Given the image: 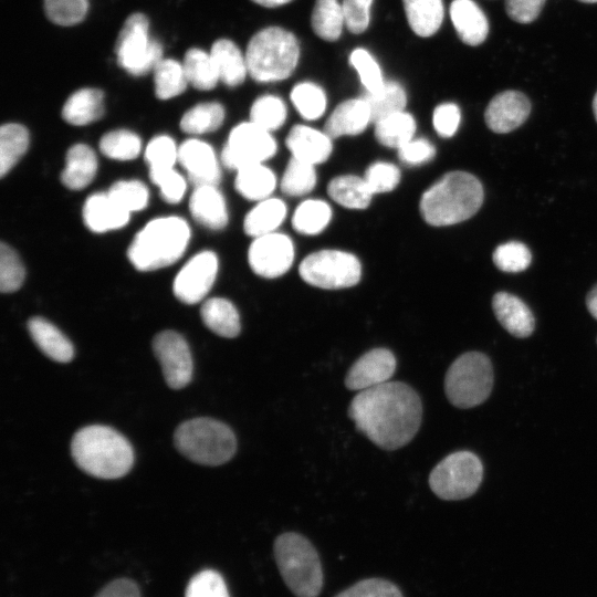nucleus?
<instances>
[{
	"mask_svg": "<svg viewBox=\"0 0 597 597\" xmlns=\"http://www.w3.org/2000/svg\"><path fill=\"white\" fill-rule=\"evenodd\" d=\"M178 161L186 169L188 179L195 188L219 184L220 166L209 144L195 138L185 140L178 147Z\"/></svg>",
	"mask_w": 597,
	"mask_h": 597,
	"instance_id": "obj_18",
	"label": "nucleus"
},
{
	"mask_svg": "<svg viewBox=\"0 0 597 597\" xmlns=\"http://www.w3.org/2000/svg\"><path fill=\"white\" fill-rule=\"evenodd\" d=\"M398 155L408 165H421L434 157L436 148L425 138H412L398 149Z\"/></svg>",
	"mask_w": 597,
	"mask_h": 597,
	"instance_id": "obj_58",
	"label": "nucleus"
},
{
	"mask_svg": "<svg viewBox=\"0 0 597 597\" xmlns=\"http://www.w3.org/2000/svg\"><path fill=\"white\" fill-rule=\"evenodd\" d=\"M371 122L378 121L405 109L407 96L404 87L397 82H385L377 91L365 95Z\"/></svg>",
	"mask_w": 597,
	"mask_h": 597,
	"instance_id": "obj_36",
	"label": "nucleus"
},
{
	"mask_svg": "<svg viewBox=\"0 0 597 597\" xmlns=\"http://www.w3.org/2000/svg\"><path fill=\"white\" fill-rule=\"evenodd\" d=\"M585 3H597V0H578Z\"/></svg>",
	"mask_w": 597,
	"mask_h": 597,
	"instance_id": "obj_64",
	"label": "nucleus"
},
{
	"mask_svg": "<svg viewBox=\"0 0 597 597\" xmlns=\"http://www.w3.org/2000/svg\"><path fill=\"white\" fill-rule=\"evenodd\" d=\"M274 558L280 574L296 597H317L323 587V570L312 543L301 534L287 532L274 542Z\"/></svg>",
	"mask_w": 597,
	"mask_h": 597,
	"instance_id": "obj_6",
	"label": "nucleus"
},
{
	"mask_svg": "<svg viewBox=\"0 0 597 597\" xmlns=\"http://www.w3.org/2000/svg\"><path fill=\"white\" fill-rule=\"evenodd\" d=\"M28 331L40 350L57 363H67L74 356V348L67 337L51 322L43 317H32Z\"/></svg>",
	"mask_w": 597,
	"mask_h": 597,
	"instance_id": "obj_25",
	"label": "nucleus"
},
{
	"mask_svg": "<svg viewBox=\"0 0 597 597\" xmlns=\"http://www.w3.org/2000/svg\"><path fill=\"white\" fill-rule=\"evenodd\" d=\"M190 228L179 217L149 221L133 239L127 256L139 271H154L175 263L186 251Z\"/></svg>",
	"mask_w": 597,
	"mask_h": 597,
	"instance_id": "obj_4",
	"label": "nucleus"
},
{
	"mask_svg": "<svg viewBox=\"0 0 597 597\" xmlns=\"http://www.w3.org/2000/svg\"><path fill=\"white\" fill-rule=\"evenodd\" d=\"M219 78L228 86L240 85L248 74L245 55L230 40L216 41L210 51Z\"/></svg>",
	"mask_w": 597,
	"mask_h": 597,
	"instance_id": "obj_28",
	"label": "nucleus"
},
{
	"mask_svg": "<svg viewBox=\"0 0 597 597\" xmlns=\"http://www.w3.org/2000/svg\"><path fill=\"white\" fill-rule=\"evenodd\" d=\"M416 122L413 117L405 112L391 114L375 123V135L377 140L390 148L399 149L413 138Z\"/></svg>",
	"mask_w": 597,
	"mask_h": 597,
	"instance_id": "obj_34",
	"label": "nucleus"
},
{
	"mask_svg": "<svg viewBox=\"0 0 597 597\" xmlns=\"http://www.w3.org/2000/svg\"><path fill=\"white\" fill-rule=\"evenodd\" d=\"M104 114V95L97 88H81L69 96L62 117L72 125L82 126L100 119Z\"/></svg>",
	"mask_w": 597,
	"mask_h": 597,
	"instance_id": "obj_27",
	"label": "nucleus"
},
{
	"mask_svg": "<svg viewBox=\"0 0 597 597\" xmlns=\"http://www.w3.org/2000/svg\"><path fill=\"white\" fill-rule=\"evenodd\" d=\"M150 180L160 188L166 202L178 203L186 191V180L174 168L149 170Z\"/></svg>",
	"mask_w": 597,
	"mask_h": 597,
	"instance_id": "obj_55",
	"label": "nucleus"
},
{
	"mask_svg": "<svg viewBox=\"0 0 597 597\" xmlns=\"http://www.w3.org/2000/svg\"><path fill=\"white\" fill-rule=\"evenodd\" d=\"M48 18L59 25H73L81 22L88 9L87 0H44Z\"/></svg>",
	"mask_w": 597,
	"mask_h": 597,
	"instance_id": "obj_49",
	"label": "nucleus"
},
{
	"mask_svg": "<svg viewBox=\"0 0 597 597\" xmlns=\"http://www.w3.org/2000/svg\"><path fill=\"white\" fill-rule=\"evenodd\" d=\"M396 357L387 348L363 354L349 368L345 385L350 390H366L389 381L396 370Z\"/></svg>",
	"mask_w": 597,
	"mask_h": 597,
	"instance_id": "obj_16",
	"label": "nucleus"
},
{
	"mask_svg": "<svg viewBox=\"0 0 597 597\" xmlns=\"http://www.w3.org/2000/svg\"><path fill=\"white\" fill-rule=\"evenodd\" d=\"M107 193L129 213L144 209L148 203V189L138 180H119L111 186Z\"/></svg>",
	"mask_w": 597,
	"mask_h": 597,
	"instance_id": "obj_46",
	"label": "nucleus"
},
{
	"mask_svg": "<svg viewBox=\"0 0 597 597\" xmlns=\"http://www.w3.org/2000/svg\"><path fill=\"white\" fill-rule=\"evenodd\" d=\"M484 191L481 181L467 171H450L431 185L421 196L420 213L434 227L462 222L481 208Z\"/></svg>",
	"mask_w": 597,
	"mask_h": 597,
	"instance_id": "obj_2",
	"label": "nucleus"
},
{
	"mask_svg": "<svg viewBox=\"0 0 597 597\" xmlns=\"http://www.w3.org/2000/svg\"><path fill=\"white\" fill-rule=\"evenodd\" d=\"M315 184L314 165L292 157L281 179L282 191L289 196H302L310 192Z\"/></svg>",
	"mask_w": 597,
	"mask_h": 597,
	"instance_id": "obj_43",
	"label": "nucleus"
},
{
	"mask_svg": "<svg viewBox=\"0 0 597 597\" xmlns=\"http://www.w3.org/2000/svg\"><path fill=\"white\" fill-rule=\"evenodd\" d=\"M483 478L481 460L470 451H457L443 458L430 472L429 485L442 500L457 501L470 498Z\"/></svg>",
	"mask_w": 597,
	"mask_h": 597,
	"instance_id": "obj_10",
	"label": "nucleus"
},
{
	"mask_svg": "<svg viewBox=\"0 0 597 597\" xmlns=\"http://www.w3.org/2000/svg\"><path fill=\"white\" fill-rule=\"evenodd\" d=\"M291 100L297 112L308 121L321 117L326 108L324 91L312 82H302L291 92Z\"/></svg>",
	"mask_w": 597,
	"mask_h": 597,
	"instance_id": "obj_44",
	"label": "nucleus"
},
{
	"mask_svg": "<svg viewBox=\"0 0 597 597\" xmlns=\"http://www.w3.org/2000/svg\"><path fill=\"white\" fill-rule=\"evenodd\" d=\"M252 1L260 4V6H262V7L275 8V7L286 4V3L291 2L292 0H252Z\"/></svg>",
	"mask_w": 597,
	"mask_h": 597,
	"instance_id": "obj_62",
	"label": "nucleus"
},
{
	"mask_svg": "<svg viewBox=\"0 0 597 597\" xmlns=\"http://www.w3.org/2000/svg\"><path fill=\"white\" fill-rule=\"evenodd\" d=\"M167 385L172 389L187 386L192 377V358L186 339L175 331H163L153 339Z\"/></svg>",
	"mask_w": 597,
	"mask_h": 597,
	"instance_id": "obj_13",
	"label": "nucleus"
},
{
	"mask_svg": "<svg viewBox=\"0 0 597 597\" xmlns=\"http://www.w3.org/2000/svg\"><path fill=\"white\" fill-rule=\"evenodd\" d=\"M234 185L237 191L244 198L261 201L270 197L276 179L273 171L261 163L237 170Z\"/></svg>",
	"mask_w": 597,
	"mask_h": 597,
	"instance_id": "obj_32",
	"label": "nucleus"
},
{
	"mask_svg": "<svg viewBox=\"0 0 597 597\" xmlns=\"http://www.w3.org/2000/svg\"><path fill=\"white\" fill-rule=\"evenodd\" d=\"M100 149L108 158L132 160L139 155L142 140L138 135L130 130L116 129L106 133L101 138Z\"/></svg>",
	"mask_w": 597,
	"mask_h": 597,
	"instance_id": "obj_42",
	"label": "nucleus"
},
{
	"mask_svg": "<svg viewBox=\"0 0 597 597\" xmlns=\"http://www.w3.org/2000/svg\"><path fill=\"white\" fill-rule=\"evenodd\" d=\"M373 0H343L345 27L354 34L363 33L369 24Z\"/></svg>",
	"mask_w": 597,
	"mask_h": 597,
	"instance_id": "obj_56",
	"label": "nucleus"
},
{
	"mask_svg": "<svg viewBox=\"0 0 597 597\" xmlns=\"http://www.w3.org/2000/svg\"><path fill=\"white\" fill-rule=\"evenodd\" d=\"M371 122L365 98H352L341 103L326 121L324 132L331 137L357 135Z\"/></svg>",
	"mask_w": 597,
	"mask_h": 597,
	"instance_id": "obj_23",
	"label": "nucleus"
},
{
	"mask_svg": "<svg viewBox=\"0 0 597 597\" xmlns=\"http://www.w3.org/2000/svg\"><path fill=\"white\" fill-rule=\"evenodd\" d=\"M218 273V258L210 250L191 256L177 273L172 291L186 304L200 302L212 287Z\"/></svg>",
	"mask_w": 597,
	"mask_h": 597,
	"instance_id": "obj_15",
	"label": "nucleus"
},
{
	"mask_svg": "<svg viewBox=\"0 0 597 597\" xmlns=\"http://www.w3.org/2000/svg\"><path fill=\"white\" fill-rule=\"evenodd\" d=\"M450 17L458 36L469 45H479L488 36L489 22L473 0H453Z\"/></svg>",
	"mask_w": 597,
	"mask_h": 597,
	"instance_id": "obj_24",
	"label": "nucleus"
},
{
	"mask_svg": "<svg viewBox=\"0 0 597 597\" xmlns=\"http://www.w3.org/2000/svg\"><path fill=\"white\" fill-rule=\"evenodd\" d=\"M546 0H505L507 15L519 23H530L534 21Z\"/></svg>",
	"mask_w": 597,
	"mask_h": 597,
	"instance_id": "obj_59",
	"label": "nucleus"
},
{
	"mask_svg": "<svg viewBox=\"0 0 597 597\" xmlns=\"http://www.w3.org/2000/svg\"><path fill=\"white\" fill-rule=\"evenodd\" d=\"M80 469L100 479H118L130 470L134 451L129 441L111 427L93 425L80 429L71 442Z\"/></svg>",
	"mask_w": 597,
	"mask_h": 597,
	"instance_id": "obj_3",
	"label": "nucleus"
},
{
	"mask_svg": "<svg viewBox=\"0 0 597 597\" xmlns=\"http://www.w3.org/2000/svg\"><path fill=\"white\" fill-rule=\"evenodd\" d=\"M331 137L306 125H295L286 137V146L292 157L312 165L328 159L332 153Z\"/></svg>",
	"mask_w": 597,
	"mask_h": 597,
	"instance_id": "obj_20",
	"label": "nucleus"
},
{
	"mask_svg": "<svg viewBox=\"0 0 597 597\" xmlns=\"http://www.w3.org/2000/svg\"><path fill=\"white\" fill-rule=\"evenodd\" d=\"M118 65L134 76L154 71L163 60L161 44L149 35V22L145 14H130L115 42Z\"/></svg>",
	"mask_w": 597,
	"mask_h": 597,
	"instance_id": "obj_9",
	"label": "nucleus"
},
{
	"mask_svg": "<svg viewBox=\"0 0 597 597\" xmlns=\"http://www.w3.org/2000/svg\"><path fill=\"white\" fill-rule=\"evenodd\" d=\"M531 103L519 91H504L496 94L484 112L486 126L494 133L506 134L520 127L528 117Z\"/></svg>",
	"mask_w": 597,
	"mask_h": 597,
	"instance_id": "obj_17",
	"label": "nucleus"
},
{
	"mask_svg": "<svg viewBox=\"0 0 597 597\" xmlns=\"http://www.w3.org/2000/svg\"><path fill=\"white\" fill-rule=\"evenodd\" d=\"M97 171V158L94 150L85 144L72 146L65 157V167L61 181L72 190L88 186Z\"/></svg>",
	"mask_w": 597,
	"mask_h": 597,
	"instance_id": "obj_26",
	"label": "nucleus"
},
{
	"mask_svg": "<svg viewBox=\"0 0 597 597\" xmlns=\"http://www.w3.org/2000/svg\"><path fill=\"white\" fill-rule=\"evenodd\" d=\"M95 597H140V593L135 582L119 578L104 586Z\"/></svg>",
	"mask_w": 597,
	"mask_h": 597,
	"instance_id": "obj_60",
	"label": "nucleus"
},
{
	"mask_svg": "<svg viewBox=\"0 0 597 597\" xmlns=\"http://www.w3.org/2000/svg\"><path fill=\"white\" fill-rule=\"evenodd\" d=\"M593 112H594V115H595V119L597 122V92L594 96V100H593Z\"/></svg>",
	"mask_w": 597,
	"mask_h": 597,
	"instance_id": "obj_63",
	"label": "nucleus"
},
{
	"mask_svg": "<svg viewBox=\"0 0 597 597\" xmlns=\"http://www.w3.org/2000/svg\"><path fill=\"white\" fill-rule=\"evenodd\" d=\"M29 146V133L20 124L10 123L0 129V175L6 176L18 160L23 156Z\"/></svg>",
	"mask_w": 597,
	"mask_h": 597,
	"instance_id": "obj_38",
	"label": "nucleus"
},
{
	"mask_svg": "<svg viewBox=\"0 0 597 597\" xmlns=\"http://www.w3.org/2000/svg\"><path fill=\"white\" fill-rule=\"evenodd\" d=\"M344 25L343 8L338 0H316L312 12V28L317 36L336 41Z\"/></svg>",
	"mask_w": 597,
	"mask_h": 597,
	"instance_id": "obj_37",
	"label": "nucleus"
},
{
	"mask_svg": "<svg viewBox=\"0 0 597 597\" xmlns=\"http://www.w3.org/2000/svg\"><path fill=\"white\" fill-rule=\"evenodd\" d=\"M129 212L119 207L107 192L90 196L83 207V220L93 232H106L127 224Z\"/></svg>",
	"mask_w": 597,
	"mask_h": 597,
	"instance_id": "obj_21",
	"label": "nucleus"
},
{
	"mask_svg": "<svg viewBox=\"0 0 597 597\" xmlns=\"http://www.w3.org/2000/svg\"><path fill=\"white\" fill-rule=\"evenodd\" d=\"M200 314L205 325L219 336L232 338L240 333V316L229 300L209 298L202 304Z\"/></svg>",
	"mask_w": 597,
	"mask_h": 597,
	"instance_id": "obj_29",
	"label": "nucleus"
},
{
	"mask_svg": "<svg viewBox=\"0 0 597 597\" xmlns=\"http://www.w3.org/2000/svg\"><path fill=\"white\" fill-rule=\"evenodd\" d=\"M248 261L253 272L273 279L289 271L294 261L291 239L280 232L254 238L248 251Z\"/></svg>",
	"mask_w": 597,
	"mask_h": 597,
	"instance_id": "obj_14",
	"label": "nucleus"
},
{
	"mask_svg": "<svg viewBox=\"0 0 597 597\" xmlns=\"http://www.w3.org/2000/svg\"><path fill=\"white\" fill-rule=\"evenodd\" d=\"M185 597H230L223 577L216 570L205 569L189 580Z\"/></svg>",
	"mask_w": 597,
	"mask_h": 597,
	"instance_id": "obj_52",
	"label": "nucleus"
},
{
	"mask_svg": "<svg viewBox=\"0 0 597 597\" xmlns=\"http://www.w3.org/2000/svg\"><path fill=\"white\" fill-rule=\"evenodd\" d=\"M364 179L373 193L391 191L400 181V171L394 164L377 161L368 167Z\"/></svg>",
	"mask_w": 597,
	"mask_h": 597,
	"instance_id": "obj_53",
	"label": "nucleus"
},
{
	"mask_svg": "<svg viewBox=\"0 0 597 597\" xmlns=\"http://www.w3.org/2000/svg\"><path fill=\"white\" fill-rule=\"evenodd\" d=\"M349 63L357 71L362 84L368 93L377 91L385 83L381 69L375 57L365 49H355Z\"/></svg>",
	"mask_w": 597,
	"mask_h": 597,
	"instance_id": "obj_50",
	"label": "nucleus"
},
{
	"mask_svg": "<svg viewBox=\"0 0 597 597\" xmlns=\"http://www.w3.org/2000/svg\"><path fill=\"white\" fill-rule=\"evenodd\" d=\"M494 374L490 358L480 352L459 356L448 368L444 391L458 408H472L484 402L493 388Z\"/></svg>",
	"mask_w": 597,
	"mask_h": 597,
	"instance_id": "obj_8",
	"label": "nucleus"
},
{
	"mask_svg": "<svg viewBox=\"0 0 597 597\" xmlns=\"http://www.w3.org/2000/svg\"><path fill=\"white\" fill-rule=\"evenodd\" d=\"M493 313L499 323L513 336H530L535 327V320L530 307L516 295L498 292L492 298Z\"/></svg>",
	"mask_w": 597,
	"mask_h": 597,
	"instance_id": "obj_19",
	"label": "nucleus"
},
{
	"mask_svg": "<svg viewBox=\"0 0 597 597\" xmlns=\"http://www.w3.org/2000/svg\"><path fill=\"white\" fill-rule=\"evenodd\" d=\"M331 218L332 210L325 201L308 199L295 209L292 224L297 232L312 235L323 231Z\"/></svg>",
	"mask_w": 597,
	"mask_h": 597,
	"instance_id": "obj_41",
	"label": "nucleus"
},
{
	"mask_svg": "<svg viewBox=\"0 0 597 597\" xmlns=\"http://www.w3.org/2000/svg\"><path fill=\"white\" fill-rule=\"evenodd\" d=\"M224 119L223 106L216 102L200 103L188 109L180 128L188 134H205L218 129Z\"/></svg>",
	"mask_w": 597,
	"mask_h": 597,
	"instance_id": "obj_40",
	"label": "nucleus"
},
{
	"mask_svg": "<svg viewBox=\"0 0 597 597\" xmlns=\"http://www.w3.org/2000/svg\"><path fill=\"white\" fill-rule=\"evenodd\" d=\"M348 415L357 430L377 447L396 450L418 432L422 404L409 385L387 381L359 391L349 405Z\"/></svg>",
	"mask_w": 597,
	"mask_h": 597,
	"instance_id": "obj_1",
	"label": "nucleus"
},
{
	"mask_svg": "<svg viewBox=\"0 0 597 597\" xmlns=\"http://www.w3.org/2000/svg\"><path fill=\"white\" fill-rule=\"evenodd\" d=\"M327 191L334 201L348 209L367 208L374 195L364 178L353 175L335 177Z\"/></svg>",
	"mask_w": 597,
	"mask_h": 597,
	"instance_id": "obj_33",
	"label": "nucleus"
},
{
	"mask_svg": "<svg viewBox=\"0 0 597 597\" xmlns=\"http://www.w3.org/2000/svg\"><path fill=\"white\" fill-rule=\"evenodd\" d=\"M492 258L495 266L507 273L522 272L528 268L532 261L530 249L519 241L498 245Z\"/></svg>",
	"mask_w": 597,
	"mask_h": 597,
	"instance_id": "obj_47",
	"label": "nucleus"
},
{
	"mask_svg": "<svg viewBox=\"0 0 597 597\" xmlns=\"http://www.w3.org/2000/svg\"><path fill=\"white\" fill-rule=\"evenodd\" d=\"M461 113L454 103L438 105L432 115V123L439 136L449 138L453 136L460 125Z\"/></svg>",
	"mask_w": 597,
	"mask_h": 597,
	"instance_id": "obj_57",
	"label": "nucleus"
},
{
	"mask_svg": "<svg viewBox=\"0 0 597 597\" xmlns=\"http://www.w3.org/2000/svg\"><path fill=\"white\" fill-rule=\"evenodd\" d=\"M175 446L189 460L205 465H220L235 453L237 439L223 422L196 418L182 422L175 431Z\"/></svg>",
	"mask_w": 597,
	"mask_h": 597,
	"instance_id": "obj_7",
	"label": "nucleus"
},
{
	"mask_svg": "<svg viewBox=\"0 0 597 597\" xmlns=\"http://www.w3.org/2000/svg\"><path fill=\"white\" fill-rule=\"evenodd\" d=\"M335 597H404L399 588L383 578H367L357 582Z\"/></svg>",
	"mask_w": 597,
	"mask_h": 597,
	"instance_id": "obj_54",
	"label": "nucleus"
},
{
	"mask_svg": "<svg viewBox=\"0 0 597 597\" xmlns=\"http://www.w3.org/2000/svg\"><path fill=\"white\" fill-rule=\"evenodd\" d=\"M276 151L271 133L253 122L237 125L229 134L221 154L222 164L231 169L261 164Z\"/></svg>",
	"mask_w": 597,
	"mask_h": 597,
	"instance_id": "obj_12",
	"label": "nucleus"
},
{
	"mask_svg": "<svg viewBox=\"0 0 597 597\" xmlns=\"http://www.w3.org/2000/svg\"><path fill=\"white\" fill-rule=\"evenodd\" d=\"M182 65L188 82L198 90H212L220 81L210 53L201 49H189L185 54Z\"/></svg>",
	"mask_w": 597,
	"mask_h": 597,
	"instance_id": "obj_35",
	"label": "nucleus"
},
{
	"mask_svg": "<svg viewBox=\"0 0 597 597\" xmlns=\"http://www.w3.org/2000/svg\"><path fill=\"white\" fill-rule=\"evenodd\" d=\"M286 216L285 203L277 198H266L252 208L245 216L243 228L247 234L256 238L280 227Z\"/></svg>",
	"mask_w": 597,
	"mask_h": 597,
	"instance_id": "obj_30",
	"label": "nucleus"
},
{
	"mask_svg": "<svg viewBox=\"0 0 597 597\" xmlns=\"http://www.w3.org/2000/svg\"><path fill=\"white\" fill-rule=\"evenodd\" d=\"M301 277L310 285L339 290L356 285L362 265L353 253L342 250H320L307 255L298 268Z\"/></svg>",
	"mask_w": 597,
	"mask_h": 597,
	"instance_id": "obj_11",
	"label": "nucleus"
},
{
	"mask_svg": "<svg viewBox=\"0 0 597 597\" xmlns=\"http://www.w3.org/2000/svg\"><path fill=\"white\" fill-rule=\"evenodd\" d=\"M298 57L296 38L279 27L265 28L255 33L245 52L248 73L261 83L287 78L295 70Z\"/></svg>",
	"mask_w": 597,
	"mask_h": 597,
	"instance_id": "obj_5",
	"label": "nucleus"
},
{
	"mask_svg": "<svg viewBox=\"0 0 597 597\" xmlns=\"http://www.w3.org/2000/svg\"><path fill=\"white\" fill-rule=\"evenodd\" d=\"M154 72L155 94L159 100H169L180 95L189 83L184 65L172 59H163Z\"/></svg>",
	"mask_w": 597,
	"mask_h": 597,
	"instance_id": "obj_39",
	"label": "nucleus"
},
{
	"mask_svg": "<svg viewBox=\"0 0 597 597\" xmlns=\"http://www.w3.org/2000/svg\"><path fill=\"white\" fill-rule=\"evenodd\" d=\"M251 122L271 132L283 125L286 107L283 101L273 95H264L255 100L250 111Z\"/></svg>",
	"mask_w": 597,
	"mask_h": 597,
	"instance_id": "obj_45",
	"label": "nucleus"
},
{
	"mask_svg": "<svg viewBox=\"0 0 597 597\" xmlns=\"http://www.w3.org/2000/svg\"><path fill=\"white\" fill-rule=\"evenodd\" d=\"M189 209L192 218L208 229L220 230L228 223L226 200L217 186L196 187L189 200Z\"/></svg>",
	"mask_w": 597,
	"mask_h": 597,
	"instance_id": "obj_22",
	"label": "nucleus"
},
{
	"mask_svg": "<svg viewBox=\"0 0 597 597\" xmlns=\"http://www.w3.org/2000/svg\"><path fill=\"white\" fill-rule=\"evenodd\" d=\"M408 23L419 36L433 35L440 28L444 10L442 0H402Z\"/></svg>",
	"mask_w": 597,
	"mask_h": 597,
	"instance_id": "obj_31",
	"label": "nucleus"
},
{
	"mask_svg": "<svg viewBox=\"0 0 597 597\" xmlns=\"http://www.w3.org/2000/svg\"><path fill=\"white\" fill-rule=\"evenodd\" d=\"M25 270L17 252L8 244L0 247V290L11 293L20 289L24 281Z\"/></svg>",
	"mask_w": 597,
	"mask_h": 597,
	"instance_id": "obj_48",
	"label": "nucleus"
},
{
	"mask_svg": "<svg viewBox=\"0 0 597 597\" xmlns=\"http://www.w3.org/2000/svg\"><path fill=\"white\" fill-rule=\"evenodd\" d=\"M145 160L149 170L174 168L178 160V147L174 139L167 135L154 137L145 149Z\"/></svg>",
	"mask_w": 597,
	"mask_h": 597,
	"instance_id": "obj_51",
	"label": "nucleus"
},
{
	"mask_svg": "<svg viewBox=\"0 0 597 597\" xmlns=\"http://www.w3.org/2000/svg\"><path fill=\"white\" fill-rule=\"evenodd\" d=\"M586 306L591 316L597 320V284L586 295Z\"/></svg>",
	"mask_w": 597,
	"mask_h": 597,
	"instance_id": "obj_61",
	"label": "nucleus"
}]
</instances>
